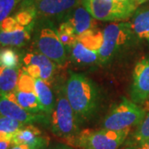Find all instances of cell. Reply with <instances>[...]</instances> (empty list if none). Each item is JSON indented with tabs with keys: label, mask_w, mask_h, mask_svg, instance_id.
<instances>
[{
	"label": "cell",
	"mask_w": 149,
	"mask_h": 149,
	"mask_svg": "<svg viewBox=\"0 0 149 149\" xmlns=\"http://www.w3.org/2000/svg\"><path fill=\"white\" fill-rule=\"evenodd\" d=\"M65 94L80 124L95 117L100 103V92L95 81L85 74L69 71Z\"/></svg>",
	"instance_id": "cell-1"
},
{
	"label": "cell",
	"mask_w": 149,
	"mask_h": 149,
	"mask_svg": "<svg viewBox=\"0 0 149 149\" xmlns=\"http://www.w3.org/2000/svg\"><path fill=\"white\" fill-rule=\"evenodd\" d=\"M33 50L41 52L58 66H65L69 54L61 43L54 21L46 17H37L32 32Z\"/></svg>",
	"instance_id": "cell-2"
},
{
	"label": "cell",
	"mask_w": 149,
	"mask_h": 149,
	"mask_svg": "<svg viewBox=\"0 0 149 149\" xmlns=\"http://www.w3.org/2000/svg\"><path fill=\"white\" fill-rule=\"evenodd\" d=\"M80 123L65 94V85L56 91V105L51 114L50 128L54 135L69 144L80 132Z\"/></svg>",
	"instance_id": "cell-3"
},
{
	"label": "cell",
	"mask_w": 149,
	"mask_h": 149,
	"mask_svg": "<svg viewBox=\"0 0 149 149\" xmlns=\"http://www.w3.org/2000/svg\"><path fill=\"white\" fill-rule=\"evenodd\" d=\"M131 129H84L68 145L77 149H119Z\"/></svg>",
	"instance_id": "cell-4"
},
{
	"label": "cell",
	"mask_w": 149,
	"mask_h": 149,
	"mask_svg": "<svg viewBox=\"0 0 149 149\" xmlns=\"http://www.w3.org/2000/svg\"><path fill=\"white\" fill-rule=\"evenodd\" d=\"M104 42L99 51L100 62L107 64L111 61L133 42L135 37L130 22H113L104 27Z\"/></svg>",
	"instance_id": "cell-5"
},
{
	"label": "cell",
	"mask_w": 149,
	"mask_h": 149,
	"mask_svg": "<svg viewBox=\"0 0 149 149\" xmlns=\"http://www.w3.org/2000/svg\"><path fill=\"white\" fill-rule=\"evenodd\" d=\"M81 4L96 20L103 22L124 21L133 16L139 6L135 0H81Z\"/></svg>",
	"instance_id": "cell-6"
},
{
	"label": "cell",
	"mask_w": 149,
	"mask_h": 149,
	"mask_svg": "<svg viewBox=\"0 0 149 149\" xmlns=\"http://www.w3.org/2000/svg\"><path fill=\"white\" fill-rule=\"evenodd\" d=\"M146 115V111L139 104L126 98L113 105L104 121L103 128L113 130L131 129L138 126Z\"/></svg>",
	"instance_id": "cell-7"
},
{
	"label": "cell",
	"mask_w": 149,
	"mask_h": 149,
	"mask_svg": "<svg viewBox=\"0 0 149 149\" xmlns=\"http://www.w3.org/2000/svg\"><path fill=\"white\" fill-rule=\"evenodd\" d=\"M35 23L22 26L14 17H7L0 25V47L21 48L27 45L32 40Z\"/></svg>",
	"instance_id": "cell-8"
},
{
	"label": "cell",
	"mask_w": 149,
	"mask_h": 149,
	"mask_svg": "<svg viewBox=\"0 0 149 149\" xmlns=\"http://www.w3.org/2000/svg\"><path fill=\"white\" fill-rule=\"evenodd\" d=\"M58 65L41 52L32 50L22 55L21 68L33 78L42 79L52 84Z\"/></svg>",
	"instance_id": "cell-9"
},
{
	"label": "cell",
	"mask_w": 149,
	"mask_h": 149,
	"mask_svg": "<svg viewBox=\"0 0 149 149\" xmlns=\"http://www.w3.org/2000/svg\"><path fill=\"white\" fill-rule=\"evenodd\" d=\"M0 116L8 117L25 124H42L50 126L51 116L45 113H33L27 111L17 103L0 95Z\"/></svg>",
	"instance_id": "cell-10"
},
{
	"label": "cell",
	"mask_w": 149,
	"mask_h": 149,
	"mask_svg": "<svg viewBox=\"0 0 149 149\" xmlns=\"http://www.w3.org/2000/svg\"><path fill=\"white\" fill-rule=\"evenodd\" d=\"M130 97L131 100L137 104L149 100V56L139 60L135 65Z\"/></svg>",
	"instance_id": "cell-11"
},
{
	"label": "cell",
	"mask_w": 149,
	"mask_h": 149,
	"mask_svg": "<svg viewBox=\"0 0 149 149\" xmlns=\"http://www.w3.org/2000/svg\"><path fill=\"white\" fill-rule=\"evenodd\" d=\"M80 3L81 0H35L37 17H46L61 22Z\"/></svg>",
	"instance_id": "cell-12"
},
{
	"label": "cell",
	"mask_w": 149,
	"mask_h": 149,
	"mask_svg": "<svg viewBox=\"0 0 149 149\" xmlns=\"http://www.w3.org/2000/svg\"><path fill=\"white\" fill-rule=\"evenodd\" d=\"M13 145L27 144L33 149L47 148L50 139L44 136L40 128L34 124H25L14 133L12 139Z\"/></svg>",
	"instance_id": "cell-13"
},
{
	"label": "cell",
	"mask_w": 149,
	"mask_h": 149,
	"mask_svg": "<svg viewBox=\"0 0 149 149\" xmlns=\"http://www.w3.org/2000/svg\"><path fill=\"white\" fill-rule=\"evenodd\" d=\"M62 22H68L71 24L76 36H79L88 30L96 28L97 25L95 18L81 3L70 11Z\"/></svg>",
	"instance_id": "cell-14"
},
{
	"label": "cell",
	"mask_w": 149,
	"mask_h": 149,
	"mask_svg": "<svg viewBox=\"0 0 149 149\" xmlns=\"http://www.w3.org/2000/svg\"><path fill=\"white\" fill-rule=\"evenodd\" d=\"M69 56L71 61L77 65H89L100 62L99 52L86 47L77 40V38L70 48Z\"/></svg>",
	"instance_id": "cell-15"
},
{
	"label": "cell",
	"mask_w": 149,
	"mask_h": 149,
	"mask_svg": "<svg viewBox=\"0 0 149 149\" xmlns=\"http://www.w3.org/2000/svg\"><path fill=\"white\" fill-rule=\"evenodd\" d=\"M4 96L12 101L17 103L20 106L30 113H44L35 92L15 90Z\"/></svg>",
	"instance_id": "cell-16"
},
{
	"label": "cell",
	"mask_w": 149,
	"mask_h": 149,
	"mask_svg": "<svg viewBox=\"0 0 149 149\" xmlns=\"http://www.w3.org/2000/svg\"><path fill=\"white\" fill-rule=\"evenodd\" d=\"M35 93L43 112L51 116L56 105V98L51 84L39 78L35 79Z\"/></svg>",
	"instance_id": "cell-17"
},
{
	"label": "cell",
	"mask_w": 149,
	"mask_h": 149,
	"mask_svg": "<svg viewBox=\"0 0 149 149\" xmlns=\"http://www.w3.org/2000/svg\"><path fill=\"white\" fill-rule=\"evenodd\" d=\"M130 23L135 37L149 43V6L135 11Z\"/></svg>",
	"instance_id": "cell-18"
},
{
	"label": "cell",
	"mask_w": 149,
	"mask_h": 149,
	"mask_svg": "<svg viewBox=\"0 0 149 149\" xmlns=\"http://www.w3.org/2000/svg\"><path fill=\"white\" fill-rule=\"evenodd\" d=\"M20 68L0 65V95L4 96L16 90Z\"/></svg>",
	"instance_id": "cell-19"
},
{
	"label": "cell",
	"mask_w": 149,
	"mask_h": 149,
	"mask_svg": "<svg viewBox=\"0 0 149 149\" xmlns=\"http://www.w3.org/2000/svg\"><path fill=\"white\" fill-rule=\"evenodd\" d=\"M77 40L85 45L86 47L99 52L103 45L104 34L103 32L96 27L77 36Z\"/></svg>",
	"instance_id": "cell-20"
},
{
	"label": "cell",
	"mask_w": 149,
	"mask_h": 149,
	"mask_svg": "<svg viewBox=\"0 0 149 149\" xmlns=\"http://www.w3.org/2000/svg\"><path fill=\"white\" fill-rule=\"evenodd\" d=\"M25 123L11 118L0 116V141H11L14 133L22 128Z\"/></svg>",
	"instance_id": "cell-21"
},
{
	"label": "cell",
	"mask_w": 149,
	"mask_h": 149,
	"mask_svg": "<svg viewBox=\"0 0 149 149\" xmlns=\"http://www.w3.org/2000/svg\"><path fill=\"white\" fill-rule=\"evenodd\" d=\"M22 55L13 47L0 48V65L7 68H20Z\"/></svg>",
	"instance_id": "cell-22"
},
{
	"label": "cell",
	"mask_w": 149,
	"mask_h": 149,
	"mask_svg": "<svg viewBox=\"0 0 149 149\" xmlns=\"http://www.w3.org/2000/svg\"><path fill=\"white\" fill-rule=\"evenodd\" d=\"M57 31L61 42L64 45L69 54L70 48L72 47L77 38L74 27L68 22H61L57 27Z\"/></svg>",
	"instance_id": "cell-23"
},
{
	"label": "cell",
	"mask_w": 149,
	"mask_h": 149,
	"mask_svg": "<svg viewBox=\"0 0 149 149\" xmlns=\"http://www.w3.org/2000/svg\"><path fill=\"white\" fill-rule=\"evenodd\" d=\"M148 139H149V112L146 113L143 121L137 126V129L133 133L132 140L129 143H139Z\"/></svg>",
	"instance_id": "cell-24"
},
{
	"label": "cell",
	"mask_w": 149,
	"mask_h": 149,
	"mask_svg": "<svg viewBox=\"0 0 149 149\" xmlns=\"http://www.w3.org/2000/svg\"><path fill=\"white\" fill-rule=\"evenodd\" d=\"M17 91L35 92V78L20 68L16 87Z\"/></svg>",
	"instance_id": "cell-25"
},
{
	"label": "cell",
	"mask_w": 149,
	"mask_h": 149,
	"mask_svg": "<svg viewBox=\"0 0 149 149\" xmlns=\"http://www.w3.org/2000/svg\"><path fill=\"white\" fill-rule=\"evenodd\" d=\"M22 0H0V25L16 10Z\"/></svg>",
	"instance_id": "cell-26"
},
{
	"label": "cell",
	"mask_w": 149,
	"mask_h": 149,
	"mask_svg": "<svg viewBox=\"0 0 149 149\" xmlns=\"http://www.w3.org/2000/svg\"><path fill=\"white\" fill-rule=\"evenodd\" d=\"M126 149H149V139H145L139 143L130 144V147Z\"/></svg>",
	"instance_id": "cell-27"
},
{
	"label": "cell",
	"mask_w": 149,
	"mask_h": 149,
	"mask_svg": "<svg viewBox=\"0 0 149 149\" xmlns=\"http://www.w3.org/2000/svg\"><path fill=\"white\" fill-rule=\"evenodd\" d=\"M49 149H77L70 146V145H68V144H58V145H56L52 147V148Z\"/></svg>",
	"instance_id": "cell-28"
},
{
	"label": "cell",
	"mask_w": 149,
	"mask_h": 149,
	"mask_svg": "<svg viewBox=\"0 0 149 149\" xmlns=\"http://www.w3.org/2000/svg\"><path fill=\"white\" fill-rule=\"evenodd\" d=\"M13 146L11 141H0V149H9Z\"/></svg>",
	"instance_id": "cell-29"
},
{
	"label": "cell",
	"mask_w": 149,
	"mask_h": 149,
	"mask_svg": "<svg viewBox=\"0 0 149 149\" xmlns=\"http://www.w3.org/2000/svg\"><path fill=\"white\" fill-rule=\"evenodd\" d=\"M9 149H33L32 147L27 144H17V145H13Z\"/></svg>",
	"instance_id": "cell-30"
},
{
	"label": "cell",
	"mask_w": 149,
	"mask_h": 149,
	"mask_svg": "<svg viewBox=\"0 0 149 149\" xmlns=\"http://www.w3.org/2000/svg\"><path fill=\"white\" fill-rule=\"evenodd\" d=\"M135 1H136V3H137L138 5H140V4H143V3H144L145 2H147L148 0H135Z\"/></svg>",
	"instance_id": "cell-31"
},
{
	"label": "cell",
	"mask_w": 149,
	"mask_h": 149,
	"mask_svg": "<svg viewBox=\"0 0 149 149\" xmlns=\"http://www.w3.org/2000/svg\"><path fill=\"white\" fill-rule=\"evenodd\" d=\"M118 1H121V2H125V1H128V0H118Z\"/></svg>",
	"instance_id": "cell-32"
},
{
	"label": "cell",
	"mask_w": 149,
	"mask_h": 149,
	"mask_svg": "<svg viewBox=\"0 0 149 149\" xmlns=\"http://www.w3.org/2000/svg\"><path fill=\"white\" fill-rule=\"evenodd\" d=\"M107 1H111V0H107Z\"/></svg>",
	"instance_id": "cell-33"
},
{
	"label": "cell",
	"mask_w": 149,
	"mask_h": 149,
	"mask_svg": "<svg viewBox=\"0 0 149 149\" xmlns=\"http://www.w3.org/2000/svg\"><path fill=\"white\" fill-rule=\"evenodd\" d=\"M43 149H47V148H43Z\"/></svg>",
	"instance_id": "cell-34"
}]
</instances>
